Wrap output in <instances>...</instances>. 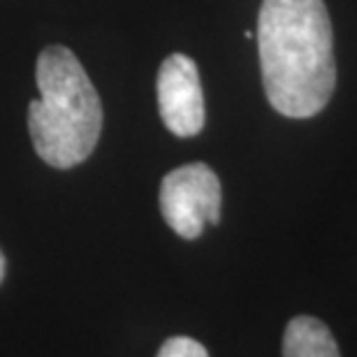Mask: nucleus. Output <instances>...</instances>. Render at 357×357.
I'll return each instance as SVG.
<instances>
[{
  "label": "nucleus",
  "instance_id": "4",
  "mask_svg": "<svg viewBox=\"0 0 357 357\" xmlns=\"http://www.w3.org/2000/svg\"><path fill=\"white\" fill-rule=\"evenodd\" d=\"M158 109L162 123L176 137H192L204 128V93L195 61L185 54H172L158 70Z\"/></svg>",
  "mask_w": 357,
  "mask_h": 357
},
{
  "label": "nucleus",
  "instance_id": "3",
  "mask_svg": "<svg viewBox=\"0 0 357 357\" xmlns=\"http://www.w3.org/2000/svg\"><path fill=\"white\" fill-rule=\"evenodd\" d=\"M220 181L204 162L172 169L160 183V211L165 223L183 239H197L206 225L220 220Z\"/></svg>",
  "mask_w": 357,
  "mask_h": 357
},
{
  "label": "nucleus",
  "instance_id": "7",
  "mask_svg": "<svg viewBox=\"0 0 357 357\" xmlns=\"http://www.w3.org/2000/svg\"><path fill=\"white\" fill-rule=\"evenodd\" d=\"M3 276H5V255L0 251V283H3Z\"/></svg>",
  "mask_w": 357,
  "mask_h": 357
},
{
  "label": "nucleus",
  "instance_id": "1",
  "mask_svg": "<svg viewBox=\"0 0 357 357\" xmlns=\"http://www.w3.org/2000/svg\"><path fill=\"white\" fill-rule=\"evenodd\" d=\"M258 49L267 100L278 114L309 119L325 109L337 86L325 0H262Z\"/></svg>",
  "mask_w": 357,
  "mask_h": 357
},
{
  "label": "nucleus",
  "instance_id": "6",
  "mask_svg": "<svg viewBox=\"0 0 357 357\" xmlns=\"http://www.w3.org/2000/svg\"><path fill=\"white\" fill-rule=\"evenodd\" d=\"M158 357H209L206 348L190 337H172L160 346Z\"/></svg>",
  "mask_w": 357,
  "mask_h": 357
},
{
  "label": "nucleus",
  "instance_id": "5",
  "mask_svg": "<svg viewBox=\"0 0 357 357\" xmlns=\"http://www.w3.org/2000/svg\"><path fill=\"white\" fill-rule=\"evenodd\" d=\"M283 357H341V353L323 320L297 316L285 327Z\"/></svg>",
  "mask_w": 357,
  "mask_h": 357
},
{
  "label": "nucleus",
  "instance_id": "2",
  "mask_svg": "<svg viewBox=\"0 0 357 357\" xmlns=\"http://www.w3.org/2000/svg\"><path fill=\"white\" fill-rule=\"evenodd\" d=\"M40 100L28 107L33 149L47 165L68 169L96 149L102 132V105L86 70L70 49L54 45L35 66Z\"/></svg>",
  "mask_w": 357,
  "mask_h": 357
}]
</instances>
